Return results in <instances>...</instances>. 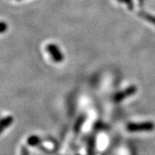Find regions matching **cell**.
Segmentation results:
<instances>
[{
  "label": "cell",
  "mask_w": 155,
  "mask_h": 155,
  "mask_svg": "<svg viewBox=\"0 0 155 155\" xmlns=\"http://www.w3.org/2000/svg\"><path fill=\"white\" fill-rule=\"evenodd\" d=\"M127 130L131 132L139 131H151L154 129V124L153 122H142V123H129L127 125Z\"/></svg>",
  "instance_id": "6da1fadb"
},
{
  "label": "cell",
  "mask_w": 155,
  "mask_h": 155,
  "mask_svg": "<svg viewBox=\"0 0 155 155\" xmlns=\"http://www.w3.org/2000/svg\"><path fill=\"white\" fill-rule=\"evenodd\" d=\"M136 87L135 86H130V87H128L126 90H124V91H122L121 92H118L117 94L115 95V97H114V99L116 102H119V101H122V99H124V98H126L127 97H129V96H131V95L134 94L135 92H136Z\"/></svg>",
  "instance_id": "3957f363"
},
{
  "label": "cell",
  "mask_w": 155,
  "mask_h": 155,
  "mask_svg": "<svg viewBox=\"0 0 155 155\" xmlns=\"http://www.w3.org/2000/svg\"><path fill=\"white\" fill-rule=\"evenodd\" d=\"M120 1H123V2H125V3H127V4L130 5H131V4H132V1H131V0H120Z\"/></svg>",
  "instance_id": "9c48e42d"
},
{
  "label": "cell",
  "mask_w": 155,
  "mask_h": 155,
  "mask_svg": "<svg viewBox=\"0 0 155 155\" xmlns=\"http://www.w3.org/2000/svg\"><path fill=\"white\" fill-rule=\"evenodd\" d=\"M143 16H144L145 19H147V21H149V22H153V23L155 24V17H151L149 15H146V14H143Z\"/></svg>",
  "instance_id": "52a82bcc"
},
{
  "label": "cell",
  "mask_w": 155,
  "mask_h": 155,
  "mask_svg": "<svg viewBox=\"0 0 155 155\" xmlns=\"http://www.w3.org/2000/svg\"><path fill=\"white\" fill-rule=\"evenodd\" d=\"M13 117L11 116H5V118L0 120V134L2 133L4 130H5L9 126H11L13 122Z\"/></svg>",
  "instance_id": "277c9868"
},
{
  "label": "cell",
  "mask_w": 155,
  "mask_h": 155,
  "mask_svg": "<svg viewBox=\"0 0 155 155\" xmlns=\"http://www.w3.org/2000/svg\"><path fill=\"white\" fill-rule=\"evenodd\" d=\"M7 28H8V26H7L6 22H3V21H0V34L5 32Z\"/></svg>",
  "instance_id": "8992f818"
},
{
  "label": "cell",
  "mask_w": 155,
  "mask_h": 155,
  "mask_svg": "<svg viewBox=\"0 0 155 155\" xmlns=\"http://www.w3.org/2000/svg\"><path fill=\"white\" fill-rule=\"evenodd\" d=\"M27 142H28V144L29 145V146L36 147V146H38V145L40 144L41 139L39 138L38 136H36V135H31V136H29L28 138Z\"/></svg>",
  "instance_id": "5b68a950"
},
{
  "label": "cell",
  "mask_w": 155,
  "mask_h": 155,
  "mask_svg": "<svg viewBox=\"0 0 155 155\" xmlns=\"http://www.w3.org/2000/svg\"><path fill=\"white\" fill-rule=\"evenodd\" d=\"M47 50L49 54L53 57V60L56 62H61L63 61V55L61 54L59 48L54 44H49L47 47Z\"/></svg>",
  "instance_id": "7a4b0ae2"
},
{
  "label": "cell",
  "mask_w": 155,
  "mask_h": 155,
  "mask_svg": "<svg viewBox=\"0 0 155 155\" xmlns=\"http://www.w3.org/2000/svg\"><path fill=\"white\" fill-rule=\"evenodd\" d=\"M21 155H29V153H28V150L27 149V147H22V152H21Z\"/></svg>",
  "instance_id": "ba28073f"
}]
</instances>
